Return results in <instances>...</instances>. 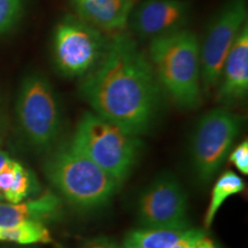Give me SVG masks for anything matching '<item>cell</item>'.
<instances>
[{
  "label": "cell",
  "instance_id": "cell-1",
  "mask_svg": "<svg viewBox=\"0 0 248 248\" xmlns=\"http://www.w3.org/2000/svg\"><path fill=\"white\" fill-rule=\"evenodd\" d=\"M79 94L93 113L140 137L157 119L163 90L135 37L121 31L110 37L98 66L82 78Z\"/></svg>",
  "mask_w": 248,
  "mask_h": 248
},
{
  "label": "cell",
  "instance_id": "cell-2",
  "mask_svg": "<svg viewBox=\"0 0 248 248\" xmlns=\"http://www.w3.org/2000/svg\"><path fill=\"white\" fill-rule=\"evenodd\" d=\"M147 58L157 82L177 106L194 109L201 104L200 42L188 29L150 40Z\"/></svg>",
  "mask_w": 248,
  "mask_h": 248
},
{
  "label": "cell",
  "instance_id": "cell-3",
  "mask_svg": "<svg viewBox=\"0 0 248 248\" xmlns=\"http://www.w3.org/2000/svg\"><path fill=\"white\" fill-rule=\"evenodd\" d=\"M44 171L61 197L78 209L106 206L120 187L119 183L69 142L49 155Z\"/></svg>",
  "mask_w": 248,
  "mask_h": 248
},
{
  "label": "cell",
  "instance_id": "cell-4",
  "mask_svg": "<svg viewBox=\"0 0 248 248\" xmlns=\"http://www.w3.org/2000/svg\"><path fill=\"white\" fill-rule=\"evenodd\" d=\"M69 144L120 185L132 171L142 147L138 136L126 132L93 111L83 114Z\"/></svg>",
  "mask_w": 248,
  "mask_h": 248
},
{
  "label": "cell",
  "instance_id": "cell-5",
  "mask_svg": "<svg viewBox=\"0 0 248 248\" xmlns=\"http://www.w3.org/2000/svg\"><path fill=\"white\" fill-rule=\"evenodd\" d=\"M16 116L28 142L38 151L49 150L62 129V110L53 85L45 76L32 73L21 83Z\"/></svg>",
  "mask_w": 248,
  "mask_h": 248
},
{
  "label": "cell",
  "instance_id": "cell-6",
  "mask_svg": "<svg viewBox=\"0 0 248 248\" xmlns=\"http://www.w3.org/2000/svg\"><path fill=\"white\" fill-rule=\"evenodd\" d=\"M109 37L74 14H68L55 26L53 59L61 75L83 78L98 66L109 44Z\"/></svg>",
  "mask_w": 248,
  "mask_h": 248
},
{
  "label": "cell",
  "instance_id": "cell-7",
  "mask_svg": "<svg viewBox=\"0 0 248 248\" xmlns=\"http://www.w3.org/2000/svg\"><path fill=\"white\" fill-rule=\"evenodd\" d=\"M244 117L219 107L207 111L195 125L191 142L192 162L201 182L212 181L229 156L243 129Z\"/></svg>",
  "mask_w": 248,
  "mask_h": 248
},
{
  "label": "cell",
  "instance_id": "cell-8",
  "mask_svg": "<svg viewBox=\"0 0 248 248\" xmlns=\"http://www.w3.org/2000/svg\"><path fill=\"white\" fill-rule=\"evenodd\" d=\"M247 13L246 0H226L213 16L200 43L202 92L216 89L225 59L247 23Z\"/></svg>",
  "mask_w": 248,
  "mask_h": 248
},
{
  "label": "cell",
  "instance_id": "cell-9",
  "mask_svg": "<svg viewBox=\"0 0 248 248\" xmlns=\"http://www.w3.org/2000/svg\"><path fill=\"white\" fill-rule=\"evenodd\" d=\"M138 221L147 229H187V197L171 175L157 177L138 201Z\"/></svg>",
  "mask_w": 248,
  "mask_h": 248
},
{
  "label": "cell",
  "instance_id": "cell-10",
  "mask_svg": "<svg viewBox=\"0 0 248 248\" xmlns=\"http://www.w3.org/2000/svg\"><path fill=\"white\" fill-rule=\"evenodd\" d=\"M190 0H142L130 14V33L140 39L159 37L186 29L192 15Z\"/></svg>",
  "mask_w": 248,
  "mask_h": 248
},
{
  "label": "cell",
  "instance_id": "cell-11",
  "mask_svg": "<svg viewBox=\"0 0 248 248\" xmlns=\"http://www.w3.org/2000/svg\"><path fill=\"white\" fill-rule=\"evenodd\" d=\"M217 98L224 104L243 101L248 93V24L239 32L222 67L216 86Z\"/></svg>",
  "mask_w": 248,
  "mask_h": 248
},
{
  "label": "cell",
  "instance_id": "cell-12",
  "mask_svg": "<svg viewBox=\"0 0 248 248\" xmlns=\"http://www.w3.org/2000/svg\"><path fill=\"white\" fill-rule=\"evenodd\" d=\"M137 2V0H70L74 15L106 35L125 29Z\"/></svg>",
  "mask_w": 248,
  "mask_h": 248
},
{
  "label": "cell",
  "instance_id": "cell-13",
  "mask_svg": "<svg viewBox=\"0 0 248 248\" xmlns=\"http://www.w3.org/2000/svg\"><path fill=\"white\" fill-rule=\"evenodd\" d=\"M39 194L35 173L0 150V202L16 203Z\"/></svg>",
  "mask_w": 248,
  "mask_h": 248
},
{
  "label": "cell",
  "instance_id": "cell-14",
  "mask_svg": "<svg viewBox=\"0 0 248 248\" xmlns=\"http://www.w3.org/2000/svg\"><path fill=\"white\" fill-rule=\"evenodd\" d=\"M62 212V200L59 195L46 192L21 202H0V225L23 222H46L58 219Z\"/></svg>",
  "mask_w": 248,
  "mask_h": 248
},
{
  "label": "cell",
  "instance_id": "cell-15",
  "mask_svg": "<svg viewBox=\"0 0 248 248\" xmlns=\"http://www.w3.org/2000/svg\"><path fill=\"white\" fill-rule=\"evenodd\" d=\"M185 230L141 228L126 235L123 248H171Z\"/></svg>",
  "mask_w": 248,
  "mask_h": 248
},
{
  "label": "cell",
  "instance_id": "cell-16",
  "mask_svg": "<svg viewBox=\"0 0 248 248\" xmlns=\"http://www.w3.org/2000/svg\"><path fill=\"white\" fill-rule=\"evenodd\" d=\"M245 190V182L233 171L223 172L217 179L212 190V197L206 216H204V228L208 229L214 222L217 212L221 206L232 195H235Z\"/></svg>",
  "mask_w": 248,
  "mask_h": 248
},
{
  "label": "cell",
  "instance_id": "cell-17",
  "mask_svg": "<svg viewBox=\"0 0 248 248\" xmlns=\"http://www.w3.org/2000/svg\"><path fill=\"white\" fill-rule=\"evenodd\" d=\"M0 241L20 245L49 244L52 243V235L43 223L23 222L0 225Z\"/></svg>",
  "mask_w": 248,
  "mask_h": 248
},
{
  "label": "cell",
  "instance_id": "cell-18",
  "mask_svg": "<svg viewBox=\"0 0 248 248\" xmlns=\"http://www.w3.org/2000/svg\"><path fill=\"white\" fill-rule=\"evenodd\" d=\"M26 0H0V36L16 26L22 16Z\"/></svg>",
  "mask_w": 248,
  "mask_h": 248
},
{
  "label": "cell",
  "instance_id": "cell-19",
  "mask_svg": "<svg viewBox=\"0 0 248 248\" xmlns=\"http://www.w3.org/2000/svg\"><path fill=\"white\" fill-rule=\"evenodd\" d=\"M229 160L241 173H248V141H241L229 153Z\"/></svg>",
  "mask_w": 248,
  "mask_h": 248
},
{
  "label": "cell",
  "instance_id": "cell-20",
  "mask_svg": "<svg viewBox=\"0 0 248 248\" xmlns=\"http://www.w3.org/2000/svg\"><path fill=\"white\" fill-rule=\"evenodd\" d=\"M206 232L199 229H186L182 237L171 248H193V245Z\"/></svg>",
  "mask_w": 248,
  "mask_h": 248
},
{
  "label": "cell",
  "instance_id": "cell-21",
  "mask_svg": "<svg viewBox=\"0 0 248 248\" xmlns=\"http://www.w3.org/2000/svg\"><path fill=\"white\" fill-rule=\"evenodd\" d=\"M80 248H117L111 241L104 239V238H99V239H94L89 241L84 246Z\"/></svg>",
  "mask_w": 248,
  "mask_h": 248
},
{
  "label": "cell",
  "instance_id": "cell-22",
  "mask_svg": "<svg viewBox=\"0 0 248 248\" xmlns=\"http://www.w3.org/2000/svg\"><path fill=\"white\" fill-rule=\"evenodd\" d=\"M193 248H219L214 241L210 239L209 237H207V234L204 233L203 235L195 241L193 245Z\"/></svg>",
  "mask_w": 248,
  "mask_h": 248
},
{
  "label": "cell",
  "instance_id": "cell-23",
  "mask_svg": "<svg viewBox=\"0 0 248 248\" xmlns=\"http://www.w3.org/2000/svg\"><path fill=\"white\" fill-rule=\"evenodd\" d=\"M2 138V119H1V110H0V142Z\"/></svg>",
  "mask_w": 248,
  "mask_h": 248
}]
</instances>
